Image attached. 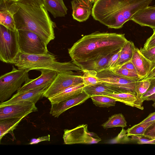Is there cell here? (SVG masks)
Instances as JSON below:
<instances>
[{
    "label": "cell",
    "instance_id": "obj_1",
    "mask_svg": "<svg viewBox=\"0 0 155 155\" xmlns=\"http://www.w3.org/2000/svg\"><path fill=\"white\" fill-rule=\"evenodd\" d=\"M128 41L124 34L95 32L78 40L68 52L72 62L82 70L94 61L117 52Z\"/></svg>",
    "mask_w": 155,
    "mask_h": 155
},
{
    "label": "cell",
    "instance_id": "obj_2",
    "mask_svg": "<svg viewBox=\"0 0 155 155\" xmlns=\"http://www.w3.org/2000/svg\"><path fill=\"white\" fill-rule=\"evenodd\" d=\"M147 6L146 0H95L91 14L95 20L109 28L117 29Z\"/></svg>",
    "mask_w": 155,
    "mask_h": 155
},
{
    "label": "cell",
    "instance_id": "obj_3",
    "mask_svg": "<svg viewBox=\"0 0 155 155\" xmlns=\"http://www.w3.org/2000/svg\"><path fill=\"white\" fill-rule=\"evenodd\" d=\"M20 8L14 15L16 29L33 32L48 45L55 38V23L44 6L28 5L18 2Z\"/></svg>",
    "mask_w": 155,
    "mask_h": 155
},
{
    "label": "cell",
    "instance_id": "obj_4",
    "mask_svg": "<svg viewBox=\"0 0 155 155\" xmlns=\"http://www.w3.org/2000/svg\"><path fill=\"white\" fill-rule=\"evenodd\" d=\"M12 64L18 69L29 71L45 69L53 70L58 73L71 71H82L80 67L73 62L58 61L55 56L49 52L43 54H31L20 52Z\"/></svg>",
    "mask_w": 155,
    "mask_h": 155
},
{
    "label": "cell",
    "instance_id": "obj_5",
    "mask_svg": "<svg viewBox=\"0 0 155 155\" xmlns=\"http://www.w3.org/2000/svg\"><path fill=\"white\" fill-rule=\"evenodd\" d=\"M28 71L17 69L12 66V71L0 77V101L8 99L13 93L21 87L29 78Z\"/></svg>",
    "mask_w": 155,
    "mask_h": 155
},
{
    "label": "cell",
    "instance_id": "obj_6",
    "mask_svg": "<svg viewBox=\"0 0 155 155\" xmlns=\"http://www.w3.org/2000/svg\"><path fill=\"white\" fill-rule=\"evenodd\" d=\"M19 52L18 30L13 31L0 25V61L5 63L12 64Z\"/></svg>",
    "mask_w": 155,
    "mask_h": 155
},
{
    "label": "cell",
    "instance_id": "obj_7",
    "mask_svg": "<svg viewBox=\"0 0 155 155\" xmlns=\"http://www.w3.org/2000/svg\"><path fill=\"white\" fill-rule=\"evenodd\" d=\"M20 52L31 54H43L49 52L47 45L36 33L18 30Z\"/></svg>",
    "mask_w": 155,
    "mask_h": 155
},
{
    "label": "cell",
    "instance_id": "obj_8",
    "mask_svg": "<svg viewBox=\"0 0 155 155\" xmlns=\"http://www.w3.org/2000/svg\"><path fill=\"white\" fill-rule=\"evenodd\" d=\"M96 76L103 83L117 89L120 93L128 92L137 95V86L139 81L117 75L109 69L97 73Z\"/></svg>",
    "mask_w": 155,
    "mask_h": 155
},
{
    "label": "cell",
    "instance_id": "obj_9",
    "mask_svg": "<svg viewBox=\"0 0 155 155\" xmlns=\"http://www.w3.org/2000/svg\"><path fill=\"white\" fill-rule=\"evenodd\" d=\"M87 125L82 124L71 130L65 129L63 138L66 144L97 143L101 139L96 133L89 132Z\"/></svg>",
    "mask_w": 155,
    "mask_h": 155
},
{
    "label": "cell",
    "instance_id": "obj_10",
    "mask_svg": "<svg viewBox=\"0 0 155 155\" xmlns=\"http://www.w3.org/2000/svg\"><path fill=\"white\" fill-rule=\"evenodd\" d=\"M74 74L71 71L59 73L45 91L43 97L48 98L70 87L83 83V76Z\"/></svg>",
    "mask_w": 155,
    "mask_h": 155
},
{
    "label": "cell",
    "instance_id": "obj_11",
    "mask_svg": "<svg viewBox=\"0 0 155 155\" xmlns=\"http://www.w3.org/2000/svg\"><path fill=\"white\" fill-rule=\"evenodd\" d=\"M34 103L23 101L0 107V120L10 118L23 117L38 111Z\"/></svg>",
    "mask_w": 155,
    "mask_h": 155
},
{
    "label": "cell",
    "instance_id": "obj_12",
    "mask_svg": "<svg viewBox=\"0 0 155 155\" xmlns=\"http://www.w3.org/2000/svg\"><path fill=\"white\" fill-rule=\"evenodd\" d=\"M15 0H0V24L15 31L16 27L14 16L20 7Z\"/></svg>",
    "mask_w": 155,
    "mask_h": 155
},
{
    "label": "cell",
    "instance_id": "obj_13",
    "mask_svg": "<svg viewBox=\"0 0 155 155\" xmlns=\"http://www.w3.org/2000/svg\"><path fill=\"white\" fill-rule=\"evenodd\" d=\"M41 74L37 78L27 79L23 85L17 92H22L45 86H49L56 78L58 72L50 70H41Z\"/></svg>",
    "mask_w": 155,
    "mask_h": 155
},
{
    "label": "cell",
    "instance_id": "obj_14",
    "mask_svg": "<svg viewBox=\"0 0 155 155\" xmlns=\"http://www.w3.org/2000/svg\"><path fill=\"white\" fill-rule=\"evenodd\" d=\"M90 97L83 90L78 95L68 99L51 104L50 114L54 117L59 116L67 110L74 106L80 105Z\"/></svg>",
    "mask_w": 155,
    "mask_h": 155
},
{
    "label": "cell",
    "instance_id": "obj_15",
    "mask_svg": "<svg viewBox=\"0 0 155 155\" xmlns=\"http://www.w3.org/2000/svg\"><path fill=\"white\" fill-rule=\"evenodd\" d=\"M49 86H47L22 92H17L8 100L1 102L0 107L23 101H29L35 104L43 97V95Z\"/></svg>",
    "mask_w": 155,
    "mask_h": 155
},
{
    "label": "cell",
    "instance_id": "obj_16",
    "mask_svg": "<svg viewBox=\"0 0 155 155\" xmlns=\"http://www.w3.org/2000/svg\"><path fill=\"white\" fill-rule=\"evenodd\" d=\"M95 0H73L71 2L73 18L79 21L87 20L92 12Z\"/></svg>",
    "mask_w": 155,
    "mask_h": 155
},
{
    "label": "cell",
    "instance_id": "obj_17",
    "mask_svg": "<svg viewBox=\"0 0 155 155\" xmlns=\"http://www.w3.org/2000/svg\"><path fill=\"white\" fill-rule=\"evenodd\" d=\"M142 26L155 28V5L148 6L136 12L130 19Z\"/></svg>",
    "mask_w": 155,
    "mask_h": 155
},
{
    "label": "cell",
    "instance_id": "obj_18",
    "mask_svg": "<svg viewBox=\"0 0 155 155\" xmlns=\"http://www.w3.org/2000/svg\"><path fill=\"white\" fill-rule=\"evenodd\" d=\"M131 61L134 65L138 74L142 79L147 77L149 74L152 63L135 48Z\"/></svg>",
    "mask_w": 155,
    "mask_h": 155
},
{
    "label": "cell",
    "instance_id": "obj_19",
    "mask_svg": "<svg viewBox=\"0 0 155 155\" xmlns=\"http://www.w3.org/2000/svg\"><path fill=\"white\" fill-rule=\"evenodd\" d=\"M84 86L83 83L71 86L48 99L51 104L58 103L78 96L82 92Z\"/></svg>",
    "mask_w": 155,
    "mask_h": 155
},
{
    "label": "cell",
    "instance_id": "obj_20",
    "mask_svg": "<svg viewBox=\"0 0 155 155\" xmlns=\"http://www.w3.org/2000/svg\"><path fill=\"white\" fill-rule=\"evenodd\" d=\"M106 96L114 99L117 101L122 102L126 105L143 110L142 103L137 95L130 93L124 92L110 94Z\"/></svg>",
    "mask_w": 155,
    "mask_h": 155
},
{
    "label": "cell",
    "instance_id": "obj_21",
    "mask_svg": "<svg viewBox=\"0 0 155 155\" xmlns=\"http://www.w3.org/2000/svg\"><path fill=\"white\" fill-rule=\"evenodd\" d=\"M44 7L54 18L64 17L67 14V8L63 0H43Z\"/></svg>",
    "mask_w": 155,
    "mask_h": 155
},
{
    "label": "cell",
    "instance_id": "obj_22",
    "mask_svg": "<svg viewBox=\"0 0 155 155\" xmlns=\"http://www.w3.org/2000/svg\"><path fill=\"white\" fill-rule=\"evenodd\" d=\"M83 90L90 97L95 95H106L110 94L120 93L117 89L103 82L94 85L84 86Z\"/></svg>",
    "mask_w": 155,
    "mask_h": 155
},
{
    "label": "cell",
    "instance_id": "obj_23",
    "mask_svg": "<svg viewBox=\"0 0 155 155\" xmlns=\"http://www.w3.org/2000/svg\"><path fill=\"white\" fill-rule=\"evenodd\" d=\"M135 48L133 42L128 41L122 47L117 63L112 68L120 67L131 61Z\"/></svg>",
    "mask_w": 155,
    "mask_h": 155
},
{
    "label": "cell",
    "instance_id": "obj_24",
    "mask_svg": "<svg viewBox=\"0 0 155 155\" xmlns=\"http://www.w3.org/2000/svg\"><path fill=\"white\" fill-rule=\"evenodd\" d=\"M23 117L10 118L0 120V140L7 133L12 131Z\"/></svg>",
    "mask_w": 155,
    "mask_h": 155
},
{
    "label": "cell",
    "instance_id": "obj_25",
    "mask_svg": "<svg viewBox=\"0 0 155 155\" xmlns=\"http://www.w3.org/2000/svg\"><path fill=\"white\" fill-rule=\"evenodd\" d=\"M127 122L122 114H114L109 117L108 120L102 124L101 126L104 129L109 128L127 127Z\"/></svg>",
    "mask_w": 155,
    "mask_h": 155
},
{
    "label": "cell",
    "instance_id": "obj_26",
    "mask_svg": "<svg viewBox=\"0 0 155 155\" xmlns=\"http://www.w3.org/2000/svg\"><path fill=\"white\" fill-rule=\"evenodd\" d=\"M114 54L110 55L93 61L85 67L82 70V71L84 70H93L98 73L107 69V66L109 60Z\"/></svg>",
    "mask_w": 155,
    "mask_h": 155
},
{
    "label": "cell",
    "instance_id": "obj_27",
    "mask_svg": "<svg viewBox=\"0 0 155 155\" xmlns=\"http://www.w3.org/2000/svg\"><path fill=\"white\" fill-rule=\"evenodd\" d=\"M90 98L95 105L101 107L108 108L114 106L117 101L114 98L106 95H95Z\"/></svg>",
    "mask_w": 155,
    "mask_h": 155
},
{
    "label": "cell",
    "instance_id": "obj_28",
    "mask_svg": "<svg viewBox=\"0 0 155 155\" xmlns=\"http://www.w3.org/2000/svg\"><path fill=\"white\" fill-rule=\"evenodd\" d=\"M155 120L146 123H139L135 125L127 130V136H143L147 128Z\"/></svg>",
    "mask_w": 155,
    "mask_h": 155
},
{
    "label": "cell",
    "instance_id": "obj_29",
    "mask_svg": "<svg viewBox=\"0 0 155 155\" xmlns=\"http://www.w3.org/2000/svg\"><path fill=\"white\" fill-rule=\"evenodd\" d=\"M83 76L84 86H91L103 83V82L96 76L97 72L93 70H84Z\"/></svg>",
    "mask_w": 155,
    "mask_h": 155
},
{
    "label": "cell",
    "instance_id": "obj_30",
    "mask_svg": "<svg viewBox=\"0 0 155 155\" xmlns=\"http://www.w3.org/2000/svg\"><path fill=\"white\" fill-rule=\"evenodd\" d=\"M115 74L131 79L140 81L142 78L137 73L121 67L109 69Z\"/></svg>",
    "mask_w": 155,
    "mask_h": 155
},
{
    "label": "cell",
    "instance_id": "obj_31",
    "mask_svg": "<svg viewBox=\"0 0 155 155\" xmlns=\"http://www.w3.org/2000/svg\"><path fill=\"white\" fill-rule=\"evenodd\" d=\"M150 84V81L148 79H142L137 82V96L142 103L141 97L149 88Z\"/></svg>",
    "mask_w": 155,
    "mask_h": 155
},
{
    "label": "cell",
    "instance_id": "obj_32",
    "mask_svg": "<svg viewBox=\"0 0 155 155\" xmlns=\"http://www.w3.org/2000/svg\"><path fill=\"white\" fill-rule=\"evenodd\" d=\"M139 50L141 53L152 63L155 62V46L147 49L141 48Z\"/></svg>",
    "mask_w": 155,
    "mask_h": 155
},
{
    "label": "cell",
    "instance_id": "obj_33",
    "mask_svg": "<svg viewBox=\"0 0 155 155\" xmlns=\"http://www.w3.org/2000/svg\"><path fill=\"white\" fill-rule=\"evenodd\" d=\"M143 136L151 139L155 138V121L147 128Z\"/></svg>",
    "mask_w": 155,
    "mask_h": 155
},
{
    "label": "cell",
    "instance_id": "obj_34",
    "mask_svg": "<svg viewBox=\"0 0 155 155\" xmlns=\"http://www.w3.org/2000/svg\"><path fill=\"white\" fill-rule=\"evenodd\" d=\"M121 50L113 55L110 58L107 65V69H110L114 67L119 58Z\"/></svg>",
    "mask_w": 155,
    "mask_h": 155
},
{
    "label": "cell",
    "instance_id": "obj_35",
    "mask_svg": "<svg viewBox=\"0 0 155 155\" xmlns=\"http://www.w3.org/2000/svg\"><path fill=\"white\" fill-rule=\"evenodd\" d=\"M18 2L28 5L44 6L43 0H19Z\"/></svg>",
    "mask_w": 155,
    "mask_h": 155
},
{
    "label": "cell",
    "instance_id": "obj_36",
    "mask_svg": "<svg viewBox=\"0 0 155 155\" xmlns=\"http://www.w3.org/2000/svg\"><path fill=\"white\" fill-rule=\"evenodd\" d=\"M50 135L49 134L47 136H43L39 137L38 138H32L30 141L29 143V144H33L38 143L41 142L43 141H50Z\"/></svg>",
    "mask_w": 155,
    "mask_h": 155
},
{
    "label": "cell",
    "instance_id": "obj_37",
    "mask_svg": "<svg viewBox=\"0 0 155 155\" xmlns=\"http://www.w3.org/2000/svg\"><path fill=\"white\" fill-rule=\"evenodd\" d=\"M155 46V36H151L146 41L144 44L143 48L147 49Z\"/></svg>",
    "mask_w": 155,
    "mask_h": 155
},
{
    "label": "cell",
    "instance_id": "obj_38",
    "mask_svg": "<svg viewBox=\"0 0 155 155\" xmlns=\"http://www.w3.org/2000/svg\"><path fill=\"white\" fill-rule=\"evenodd\" d=\"M155 93V84L150 86L146 92L142 96L141 98L142 102L143 103L147 97Z\"/></svg>",
    "mask_w": 155,
    "mask_h": 155
},
{
    "label": "cell",
    "instance_id": "obj_39",
    "mask_svg": "<svg viewBox=\"0 0 155 155\" xmlns=\"http://www.w3.org/2000/svg\"><path fill=\"white\" fill-rule=\"evenodd\" d=\"M120 67L126 69L137 74L136 68L131 61L127 62Z\"/></svg>",
    "mask_w": 155,
    "mask_h": 155
},
{
    "label": "cell",
    "instance_id": "obj_40",
    "mask_svg": "<svg viewBox=\"0 0 155 155\" xmlns=\"http://www.w3.org/2000/svg\"><path fill=\"white\" fill-rule=\"evenodd\" d=\"M155 120V112L150 114L149 115L140 123H146Z\"/></svg>",
    "mask_w": 155,
    "mask_h": 155
},
{
    "label": "cell",
    "instance_id": "obj_41",
    "mask_svg": "<svg viewBox=\"0 0 155 155\" xmlns=\"http://www.w3.org/2000/svg\"><path fill=\"white\" fill-rule=\"evenodd\" d=\"M154 74H155V62L152 63L151 70L148 75L147 77L143 79L150 78Z\"/></svg>",
    "mask_w": 155,
    "mask_h": 155
},
{
    "label": "cell",
    "instance_id": "obj_42",
    "mask_svg": "<svg viewBox=\"0 0 155 155\" xmlns=\"http://www.w3.org/2000/svg\"><path fill=\"white\" fill-rule=\"evenodd\" d=\"M145 101H153L154 102H155V93L152 94V95L149 96L147 97Z\"/></svg>",
    "mask_w": 155,
    "mask_h": 155
},
{
    "label": "cell",
    "instance_id": "obj_43",
    "mask_svg": "<svg viewBox=\"0 0 155 155\" xmlns=\"http://www.w3.org/2000/svg\"><path fill=\"white\" fill-rule=\"evenodd\" d=\"M148 79H149L150 81V86L155 84V78H151Z\"/></svg>",
    "mask_w": 155,
    "mask_h": 155
},
{
    "label": "cell",
    "instance_id": "obj_44",
    "mask_svg": "<svg viewBox=\"0 0 155 155\" xmlns=\"http://www.w3.org/2000/svg\"><path fill=\"white\" fill-rule=\"evenodd\" d=\"M147 144H155V138L149 141Z\"/></svg>",
    "mask_w": 155,
    "mask_h": 155
},
{
    "label": "cell",
    "instance_id": "obj_45",
    "mask_svg": "<svg viewBox=\"0 0 155 155\" xmlns=\"http://www.w3.org/2000/svg\"><path fill=\"white\" fill-rule=\"evenodd\" d=\"M153 33L151 36H155V28L153 29Z\"/></svg>",
    "mask_w": 155,
    "mask_h": 155
},
{
    "label": "cell",
    "instance_id": "obj_46",
    "mask_svg": "<svg viewBox=\"0 0 155 155\" xmlns=\"http://www.w3.org/2000/svg\"><path fill=\"white\" fill-rule=\"evenodd\" d=\"M152 106L155 109V102H154L153 104H152Z\"/></svg>",
    "mask_w": 155,
    "mask_h": 155
},
{
    "label": "cell",
    "instance_id": "obj_47",
    "mask_svg": "<svg viewBox=\"0 0 155 155\" xmlns=\"http://www.w3.org/2000/svg\"><path fill=\"white\" fill-rule=\"evenodd\" d=\"M155 78V74H154L153 76H152L150 78Z\"/></svg>",
    "mask_w": 155,
    "mask_h": 155
},
{
    "label": "cell",
    "instance_id": "obj_48",
    "mask_svg": "<svg viewBox=\"0 0 155 155\" xmlns=\"http://www.w3.org/2000/svg\"><path fill=\"white\" fill-rule=\"evenodd\" d=\"M15 0L17 1H19V0Z\"/></svg>",
    "mask_w": 155,
    "mask_h": 155
}]
</instances>
